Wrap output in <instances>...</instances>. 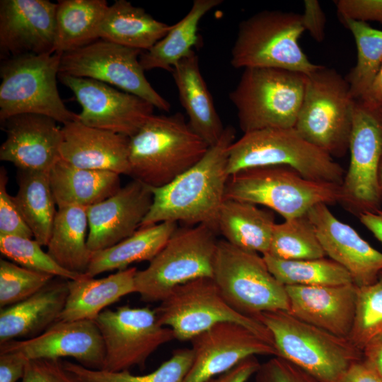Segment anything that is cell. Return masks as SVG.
<instances>
[{"instance_id":"6da1fadb","label":"cell","mask_w":382,"mask_h":382,"mask_svg":"<svg viewBox=\"0 0 382 382\" xmlns=\"http://www.w3.org/2000/svg\"><path fill=\"white\" fill-rule=\"evenodd\" d=\"M235 137V129L226 127L219 141L193 166L164 186L150 187L153 202L140 228L179 221L187 226L207 224L217 231V216L229 178L228 150Z\"/></svg>"},{"instance_id":"7a4b0ae2","label":"cell","mask_w":382,"mask_h":382,"mask_svg":"<svg viewBox=\"0 0 382 382\" xmlns=\"http://www.w3.org/2000/svg\"><path fill=\"white\" fill-rule=\"evenodd\" d=\"M209 147L180 112L153 115L129 137V175L152 187L164 186L197 163Z\"/></svg>"},{"instance_id":"3957f363","label":"cell","mask_w":382,"mask_h":382,"mask_svg":"<svg viewBox=\"0 0 382 382\" xmlns=\"http://www.w3.org/2000/svg\"><path fill=\"white\" fill-rule=\"evenodd\" d=\"M257 320L270 332L277 357L300 368L319 382H340L347 370L363 358L347 338L332 335L279 310Z\"/></svg>"},{"instance_id":"277c9868","label":"cell","mask_w":382,"mask_h":382,"mask_svg":"<svg viewBox=\"0 0 382 382\" xmlns=\"http://www.w3.org/2000/svg\"><path fill=\"white\" fill-rule=\"evenodd\" d=\"M286 166L303 178L341 185L345 170L333 158L305 140L294 127L268 128L243 135L228 150L227 173L257 166Z\"/></svg>"},{"instance_id":"5b68a950","label":"cell","mask_w":382,"mask_h":382,"mask_svg":"<svg viewBox=\"0 0 382 382\" xmlns=\"http://www.w3.org/2000/svg\"><path fill=\"white\" fill-rule=\"evenodd\" d=\"M340 185L311 180L286 166H265L239 170L229 176L225 199L270 208L284 220L307 214L318 204L339 203Z\"/></svg>"},{"instance_id":"8992f818","label":"cell","mask_w":382,"mask_h":382,"mask_svg":"<svg viewBox=\"0 0 382 382\" xmlns=\"http://www.w3.org/2000/svg\"><path fill=\"white\" fill-rule=\"evenodd\" d=\"M306 75L286 69H243L229 99L244 133L294 127L303 101Z\"/></svg>"},{"instance_id":"52a82bcc","label":"cell","mask_w":382,"mask_h":382,"mask_svg":"<svg viewBox=\"0 0 382 382\" xmlns=\"http://www.w3.org/2000/svg\"><path fill=\"white\" fill-rule=\"evenodd\" d=\"M355 101L345 78L333 69L319 65L306 76L294 128L332 158L343 157L349 151Z\"/></svg>"},{"instance_id":"ba28073f","label":"cell","mask_w":382,"mask_h":382,"mask_svg":"<svg viewBox=\"0 0 382 382\" xmlns=\"http://www.w3.org/2000/svg\"><path fill=\"white\" fill-rule=\"evenodd\" d=\"M304 31L301 14L275 10L255 13L238 25L231 64L236 69L277 68L307 76L319 65L309 60L299 45Z\"/></svg>"},{"instance_id":"9c48e42d","label":"cell","mask_w":382,"mask_h":382,"mask_svg":"<svg viewBox=\"0 0 382 382\" xmlns=\"http://www.w3.org/2000/svg\"><path fill=\"white\" fill-rule=\"evenodd\" d=\"M62 54H25L3 59L0 66V120L25 113L50 117L63 125L79 115L63 103L57 86Z\"/></svg>"},{"instance_id":"30bf717a","label":"cell","mask_w":382,"mask_h":382,"mask_svg":"<svg viewBox=\"0 0 382 382\" xmlns=\"http://www.w3.org/2000/svg\"><path fill=\"white\" fill-rule=\"evenodd\" d=\"M216 233L207 224L177 228L161 251L134 277L135 293L144 302H161L177 286L212 277Z\"/></svg>"},{"instance_id":"8fae6325","label":"cell","mask_w":382,"mask_h":382,"mask_svg":"<svg viewBox=\"0 0 382 382\" xmlns=\"http://www.w3.org/2000/svg\"><path fill=\"white\" fill-rule=\"evenodd\" d=\"M212 278L225 301L242 315L257 320L264 312L289 310L285 286L256 252L218 241Z\"/></svg>"},{"instance_id":"7c38bea8","label":"cell","mask_w":382,"mask_h":382,"mask_svg":"<svg viewBox=\"0 0 382 382\" xmlns=\"http://www.w3.org/2000/svg\"><path fill=\"white\" fill-rule=\"evenodd\" d=\"M155 311L158 323L170 328L180 341H190L217 323L233 322L274 345L268 329L231 308L212 277L195 279L175 287Z\"/></svg>"},{"instance_id":"4fadbf2b","label":"cell","mask_w":382,"mask_h":382,"mask_svg":"<svg viewBox=\"0 0 382 382\" xmlns=\"http://www.w3.org/2000/svg\"><path fill=\"white\" fill-rule=\"evenodd\" d=\"M143 51L98 39L62 54L59 74L92 79L135 95L168 112L170 103L151 85L139 62Z\"/></svg>"},{"instance_id":"5bb4252c","label":"cell","mask_w":382,"mask_h":382,"mask_svg":"<svg viewBox=\"0 0 382 382\" xmlns=\"http://www.w3.org/2000/svg\"><path fill=\"white\" fill-rule=\"evenodd\" d=\"M95 321L105 346L103 370L121 371L145 366L158 347L175 340L173 330L158 322L155 309L126 304L106 308Z\"/></svg>"},{"instance_id":"9a60e30c","label":"cell","mask_w":382,"mask_h":382,"mask_svg":"<svg viewBox=\"0 0 382 382\" xmlns=\"http://www.w3.org/2000/svg\"><path fill=\"white\" fill-rule=\"evenodd\" d=\"M349 151L339 204L359 218L381 210L377 173L382 155V115L359 100L354 107Z\"/></svg>"},{"instance_id":"2e32d148","label":"cell","mask_w":382,"mask_h":382,"mask_svg":"<svg viewBox=\"0 0 382 382\" xmlns=\"http://www.w3.org/2000/svg\"><path fill=\"white\" fill-rule=\"evenodd\" d=\"M81 107L83 124L130 137L153 115L154 107L132 93L92 79L59 74Z\"/></svg>"},{"instance_id":"e0dca14e","label":"cell","mask_w":382,"mask_h":382,"mask_svg":"<svg viewBox=\"0 0 382 382\" xmlns=\"http://www.w3.org/2000/svg\"><path fill=\"white\" fill-rule=\"evenodd\" d=\"M190 341L194 357L183 382H204L252 356L277 357L274 345L233 322L217 323Z\"/></svg>"},{"instance_id":"ac0fdd59","label":"cell","mask_w":382,"mask_h":382,"mask_svg":"<svg viewBox=\"0 0 382 382\" xmlns=\"http://www.w3.org/2000/svg\"><path fill=\"white\" fill-rule=\"evenodd\" d=\"M21 353L28 360L71 357L92 369H103L105 346L93 320H57L40 335L0 345V352Z\"/></svg>"},{"instance_id":"d6986e66","label":"cell","mask_w":382,"mask_h":382,"mask_svg":"<svg viewBox=\"0 0 382 382\" xmlns=\"http://www.w3.org/2000/svg\"><path fill=\"white\" fill-rule=\"evenodd\" d=\"M153 202L150 186L133 179L105 199L87 207V244L92 252L120 243L137 231Z\"/></svg>"},{"instance_id":"ffe728a7","label":"cell","mask_w":382,"mask_h":382,"mask_svg":"<svg viewBox=\"0 0 382 382\" xmlns=\"http://www.w3.org/2000/svg\"><path fill=\"white\" fill-rule=\"evenodd\" d=\"M307 215L325 255L349 273L354 284L361 287L377 280L382 272L381 252L337 219L325 204L313 207Z\"/></svg>"},{"instance_id":"44dd1931","label":"cell","mask_w":382,"mask_h":382,"mask_svg":"<svg viewBox=\"0 0 382 382\" xmlns=\"http://www.w3.org/2000/svg\"><path fill=\"white\" fill-rule=\"evenodd\" d=\"M57 6L48 0H1V59L53 52Z\"/></svg>"},{"instance_id":"7402d4cb","label":"cell","mask_w":382,"mask_h":382,"mask_svg":"<svg viewBox=\"0 0 382 382\" xmlns=\"http://www.w3.org/2000/svg\"><path fill=\"white\" fill-rule=\"evenodd\" d=\"M6 138L0 159L18 170L49 172L60 158L62 127L54 119L37 114H20L4 122Z\"/></svg>"},{"instance_id":"603a6c76","label":"cell","mask_w":382,"mask_h":382,"mask_svg":"<svg viewBox=\"0 0 382 382\" xmlns=\"http://www.w3.org/2000/svg\"><path fill=\"white\" fill-rule=\"evenodd\" d=\"M289 313L295 318L338 337L349 339L356 311L358 286H285Z\"/></svg>"},{"instance_id":"cb8c5ba5","label":"cell","mask_w":382,"mask_h":382,"mask_svg":"<svg viewBox=\"0 0 382 382\" xmlns=\"http://www.w3.org/2000/svg\"><path fill=\"white\" fill-rule=\"evenodd\" d=\"M60 158L81 168L130 175L129 137L79 120L62 127Z\"/></svg>"},{"instance_id":"d4e9b609","label":"cell","mask_w":382,"mask_h":382,"mask_svg":"<svg viewBox=\"0 0 382 382\" xmlns=\"http://www.w3.org/2000/svg\"><path fill=\"white\" fill-rule=\"evenodd\" d=\"M67 295V279L51 282L32 296L1 308L0 345L43 332L59 320Z\"/></svg>"},{"instance_id":"484cf974","label":"cell","mask_w":382,"mask_h":382,"mask_svg":"<svg viewBox=\"0 0 382 382\" xmlns=\"http://www.w3.org/2000/svg\"><path fill=\"white\" fill-rule=\"evenodd\" d=\"M180 101L191 129L209 146L216 144L225 127L200 72L198 57L193 50L171 71Z\"/></svg>"},{"instance_id":"4316f807","label":"cell","mask_w":382,"mask_h":382,"mask_svg":"<svg viewBox=\"0 0 382 382\" xmlns=\"http://www.w3.org/2000/svg\"><path fill=\"white\" fill-rule=\"evenodd\" d=\"M135 267L95 279L87 275L67 280L68 295L58 320H93L122 297L135 293Z\"/></svg>"},{"instance_id":"83f0119b","label":"cell","mask_w":382,"mask_h":382,"mask_svg":"<svg viewBox=\"0 0 382 382\" xmlns=\"http://www.w3.org/2000/svg\"><path fill=\"white\" fill-rule=\"evenodd\" d=\"M49 179L58 208L88 207L110 197L121 187L117 173L79 168L61 158L49 171Z\"/></svg>"},{"instance_id":"f1b7e54d","label":"cell","mask_w":382,"mask_h":382,"mask_svg":"<svg viewBox=\"0 0 382 382\" xmlns=\"http://www.w3.org/2000/svg\"><path fill=\"white\" fill-rule=\"evenodd\" d=\"M275 224L272 212L250 202L225 199L218 213L216 228L231 245L263 255L269 251Z\"/></svg>"},{"instance_id":"f546056e","label":"cell","mask_w":382,"mask_h":382,"mask_svg":"<svg viewBox=\"0 0 382 382\" xmlns=\"http://www.w3.org/2000/svg\"><path fill=\"white\" fill-rule=\"evenodd\" d=\"M172 25L158 21L125 0L109 6L98 28L99 39L146 51L161 40Z\"/></svg>"},{"instance_id":"4dcf8cb0","label":"cell","mask_w":382,"mask_h":382,"mask_svg":"<svg viewBox=\"0 0 382 382\" xmlns=\"http://www.w3.org/2000/svg\"><path fill=\"white\" fill-rule=\"evenodd\" d=\"M177 228V223L172 221L139 228L113 246L93 253L85 274L95 277L103 272L125 270L134 262H150Z\"/></svg>"},{"instance_id":"1f68e13d","label":"cell","mask_w":382,"mask_h":382,"mask_svg":"<svg viewBox=\"0 0 382 382\" xmlns=\"http://www.w3.org/2000/svg\"><path fill=\"white\" fill-rule=\"evenodd\" d=\"M88 232L87 207L58 208L47 253L64 269L85 274L93 253L87 244Z\"/></svg>"},{"instance_id":"d6a6232c","label":"cell","mask_w":382,"mask_h":382,"mask_svg":"<svg viewBox=\"0 0 382 382\" xmlns=\"http://www.w3.org/2000/svg\"><path fill=\"white\" fill-rule=\"evenodd\" d=\"M52 52H71L98 40L100 24L109 7L105 0H61L57 3Z\"/></svg>"},{"instance_id":"836d02e7","label":"cell","mask_w":382,"mask_h":382,"mask_svg":"<svg viewBox=\"0 0 382 382\" xmlns=\"http://www.w3.org/2000/svg\"><path fill=\"white\" fill-rule=\"evenodd\" d=\"M222 0H195L188 13L149 50L142 52L139 62L144 71L173 68L189 55L196 45L198 25L202 17Z\"/></svg>"},{"instance_id":"e575fe53","label":"cell","mask_w":382,"mask_h":382,"mask_svg":"<svg viewBox=\"0 0 382 382\" xmlns=\"http://www.w3.org/2000/svg\"><path fill=\"white\" fill-rule=\"evenodd\" d=\"M18 180L15 203L35 240L47 246L57 212L49 172L19 170Z\"/></svg>"},{"instance_id":"d590c367","label":"cell","mask_w":382,"mask_h":382,"mask_svg":"<svg viewBox=\"0 0 382 382\" xmlns=\"http://www.w3.org/2000/svg\"><path fill=\"white\" fill-rule=\"evenodd\" d=\"M272 274L283 285L335 286L354 283L341 265L325 257L286 260L263 255Z\"/></svg>"},{"instance_id":"8d00e7d4","label":"cell","mask_w":382,"mask_h":382,"mask_svg":"<svg viewBox=\"0 0 382 382\" xmlns=\"http://www.w3.org/2000/svg\"><path fill=\"white\" fill-rule=\"evenodd\" d=\"M340 21L352 33L357 46L356 64L345 77L350 93L357 100L369 89L382 64V30L363 21Z\"/></svg>"},{"instance_id":"74e56055","label":"cell","mask_w":382,"mask_h":382,"mask_svg":"<svg viewBox=\"0 0 382 382\" xmlns=\"http://www.w3.org/2000/svg\"><path fill=\"white\" fill-rule=\"evenodd\" d=\"M193 357L192 348L176 349L156 370L143 375H134L129 370L109 371L92 369L71 361H64L63 364L79 382H183Z\"/></svg>"},{"instance_id":"f35d334b","label":"cell","mask_w":382,"mask_h":382,"mask_svg":"<svg viewBox=\"0 0 382 382\" xmlns=\"http://www.w3.org/2000/svg\"><path fill=\"white\" fill-rule=\"evenodd\" d=\"M267 254L286 260L318 259L326 255L307 214L275 224Z\"/></svg>"},{"instance_id":"ab89813d","label":"cell","mask_w":382,"mask_h":382,"mask_svg":"<svg viewBox=\"0 0 382 382\" xmlns=\"http://www.w3.org/2000/svg\"><path fill=\"white\" fill-rule=\"evenodd\" d=\"M382 336V272L377 280L358 287L354 323L349 340L361 352Z\"/></svg>"},{"instance_id":"60d3db41","label":"cell","mask_w":382,"mask_h":382,"mask_svg":"<svg viewBox=\"0 0 382 382\" xmlns=\"http://www.w3.org/2000/svg\"><path fill=\"white\" fill-rule=\"evenodd\" d=\"M41 246L30 238L0 236L1 254L23 267L67 280L78 279L85 275L64 269Z\"/></svg>"},{"instance_id":"b9f144b4","label":"cell","mask_w":382,"mask_h":382,"mask_svg":"<svg viewBox=\"0 0 382 382\" xmlns=\"http://www.w3.org/2000/svg\"><path fill=\"white\" fill-rule=\"evenodd\" d=\"M53 276L31 270L4 259L0 260V306L21 302L50 283Z\"/></svg>"},{"instance_id":"7bdbcfd3","label":"cell","mask_w":382,"mask_h":382,"mask_svg":"<svg viewBox=\"0 0 382 382\" xmlns=\"http://www.w3.org/2000/svg\"><path fill=\"white\" fill-rule=\"evenodd\" d=\"M7 172L0 168V236H18L34 238L33 234L24 221L13 197L6 190Z\"/></svg>"},{"instance_id":"ee69618b","label":"cell","mask_w":382,"mask_h":382,"mask_svg":"<svg viewBox=\"0 0 382 382\" xmlns=\"http://www.w3.org/2000/svg\"><path fill=\"white\" fill-rule=\"evenodd\" d=\"M255 382L319 381L286 360L279 357H272L260 364L255 374Z\"/></svg>"},{"instance_id":"f6af8a7d","label":"cell","mask_w":382,"mask_h":382,"mask_svg":"<svg viewBox=\"0 0 382 382\" xmlns=\"http://www.w3.org/2000/svg\"><path fill=\"white\" fill-rule=\"evenodd\" d=\"M21 382H79L60 359H32L26 364Z\"/></svg>"},{"instance_id":"bcb514c9","label":"cell","mask_w":382,"mask_h":382,"mask_svg":"<svg viewBox=\"0 0 382 382\" xmlns=\"http://www.w3.org/2000/svg\"><path fill=\"white\" fill-rule=\"evenodd\" d=\"M340 19L382 23V0L334 1Z\"/></svg>"},{"instance_id":"7dc6e473","label":"cell","mask_w":382,"mask_h":382,"mask_svg":"<svg viewBox=\"0 0 382 382\" xmlns=\"http://www.w3.org/2000/svg\"><path fill=\"white\" fill-rule=\"evenodd\" d=\"M301 18L304 30L316 41L321 42L325 38L326 17L319 1L305 0Z\"/></svg>"},{"instance_id":"c3c4849f","label":"cell","mask_w":382,"mask_h":382,"mask_svg":"<svg viewBox=\"0 0 382 382\" xmlns=\"http://www.w3.org/2000/svg\"><path fill=\"white\" fill-rule=\"evenodd\" d=\"M28 361L18 352H0V382H16L22 379Z\"/></svg>"},{"instance_id":"681fc988","label":"cell","mask_w":382,"mask_h":382,"mask_svg":"<svg viewBox=\"0 0 382 382\" xmlns=\"http://www.w3.org/2000/svg\"><path fill=\"white\" fill-rule=\"evenodd\" d=\"M260 363L256 356L243 360L228 371L204 382H247L258 370Z\"/></svg>"},{"instance_id":"f907efd6","label":"cell","mask_w":382,"mask_h":382,"mask_svg":"<svg viewBox=\"0 0 382 382\" xmlns=\"http://www.w3.org/2000/svg\"><path fill=\"white\" fill-rule=\"evenodd\" d=\"M340 382H382V376L363 357L347 370Z\"/></svg>"},{"instance_id":"816d5d0a","label":"cell","mask_w":382,"mask_h":382,"mask_svg":"<svg viewBox=\"0 0 382 382\" xmlns=\"http://www.w3.org/2000/svg\"><path fill=\"white\" fill-rule=\"evenodd\" d=\"M357 100L371 110H378L382 107V64L369 89Z\"/></svg>"},{"instance_id":"f5cc1de1","label":"cell","mask_w":382,"mask_h":382,"mask_svg":"<svg viewBox=\"0 0 382 382\" xmlns=\"http://www.w3.org/2000/svg\"><path fill=\"white\" fill-rule=\"evenodd\" d=\"M363 357L382 376V336L364 349Z\"/></svg>"},{"instance_id":"db71d44e","label":"cell","mask_w":382,"mask_h":382,"mask_svg":"<svg viewBox=\"0 0 382 382\" xmlns=\"http://www.w3.org/2000/svg\"><path fill=\"white\" fill-rule=\"evenodd\" d=\"M359 219L361 223L382 243V210L364 214Z\"/></svg>"},{"instance_id":"11a10c76","label":"cell","mask_w":382,"mask_h":382,"mask_svg":"<svg viewBox=\"0 0 382 382\" xmlns=\"http://www.w3.org/2000/svg\"><path fill=\"white\" fill-rule=\"evenodd\" d=\"M377 183H378L379 199H380V202L382 207V155H381L378 168Z\"/></svg>"}]
</instances>
